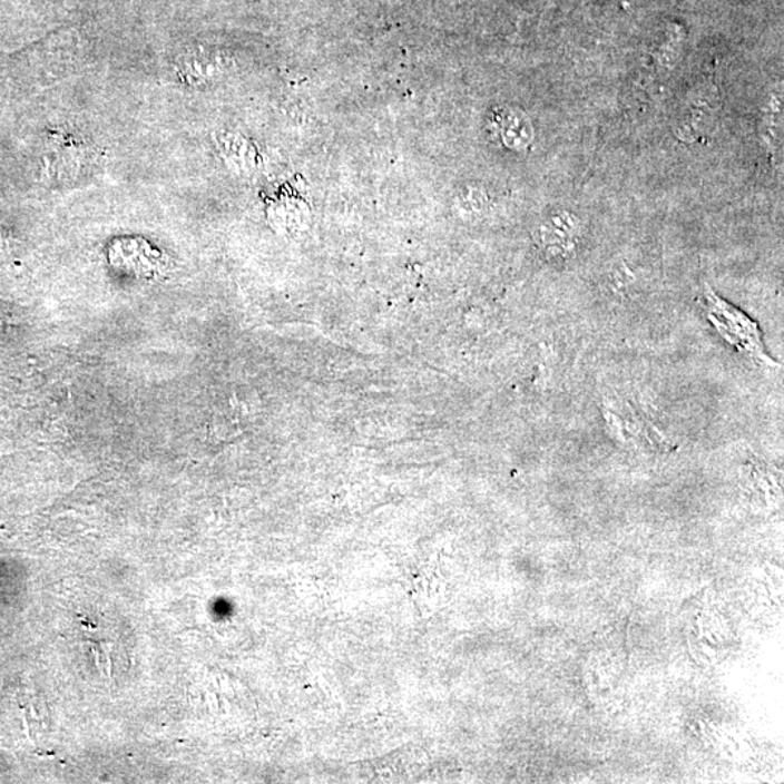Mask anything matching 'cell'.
I'll use <instances>...</instances> for the list:
<instances>
[{"mask_svg":"<svg viewBox=\"0 0 784 784\" xmlns=\"http://www.w3.org/2000/svg\"><path fill=\"white\" fill-rule=\"evenodd\" d=\"M705 310L712 326L718 330L721 336L736 351L762 365L777 366L764 347L758 324L743 311L726 303L709 285L705 288Z\"/></svg>","mask_w":784,"mask_h":784,"instance_id":"cell-1","label":"cell"},{"mask_svg":"<svg viewBox=\"0 0 784 784\" xmlns=\"http://www.w3.org/2000/svg\"><path fill=\"white\" fill-rule=\"evenodd\" d=\"M109 261L115 267L136 278H153L164 271L160 253L148 246L146 242L119 241L109 251Z\"/></svg>","mask_w":784,"mask_h":784,"instance_id":"cell-2","label":"cell"},{"mask_svg":"<svg viewBox=\"0 0 784 784\" xmlns=\"http://www.w3.org/2000/svg\"><path fill=\"white\" fill-rule=\"evenodd\" d=\"M496 127L501 140L509 147L522 148L532 140V127L523 114L500 112L497 115Z\"/></svg>","mask_w":784,"mask_h":784,"instance_id":"cell-3","label":"cell"}]
</instances>
